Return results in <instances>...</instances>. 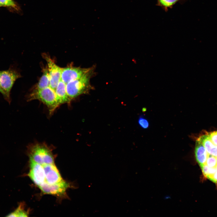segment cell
<instances>
[{
  "label": "cell",
  "instance_id": "cell-1",
  "mask_svg": "<svg viewBox=\"0 0 217 217\" xmlns=\"http://www.w3.org/2000/svg\"><path fill=\"white\" fill-rule=\"evenodd\" d=\"M28 155L30 159L41 165L54 164L52 149L44 143L31 145L29 147Z\"/></svg>",
  "mask_w": 217,
  "mask_h": 217
},
{
  "label": "cell",
  "instance_id": "cell-2",
  "mask_svg": "<svg viewBox=\"0 0 217 217\" xmlns=\"http://www.w3.org/2000/svg\"><path fill=\"white\" fill-rule=\"evenodd\" d=\"M93 72L92 68L80 77L71 81L66 84L67 93L71 101L79 95L88 92L91 89L90 80Z\"/></svg>",
  "mask_w": 217,
  "mask_h": 217
},
{
  "label": "cell",
  "instance_id": "cell-3",
  "mask_svg": "<svg viewBox=\"0 0 217 217\" xmlns=\"http://www.w3.org/2000/svg\"><path fill=\"white\" fill-rule=\"evenodd\" d=\"M20 77V73L12 66L8 70L0 71L1 86L8 101H10V92L15 81Z\"/></svg>",
  "mask_w": 217,
  "mask_h": 217
},
{
  "label": "cell",
  "instance_id": "cell-4",
  "mask_svg": "<svg viewBox=\"0 0 217 217\" xmlns=\"http://www.w3.org/2000/svg\"><path fill=\"white\" fill-rule=\"evenodd\" d=\"M38 187L44 194L60 197L65 195L66 191L70 187V185L63 180L60 182L52 184L45 182Z\"/></svg>",
  "mask_w": 217,
  "mask_h": 217
},
{
  "label": "cell",
  "instance_id": "cell-5",
  "mask_svg": "<svg viewBox=\"0 0 217 217\" xmlns=\"http://www.w3.org/2000/svg\"><path fill=\"white\" fill-rule=\"evenodd\" d=\"M46 60L50 79L49 87L55 91L60 81L61 80L62 68L58 66L49 55L43 54Z\"/></svg>",
  "mask_w": 217,
  "mask_h": 217
},
{
  "label": "cell",
  "instance_id": "cell-6",
  "mask_svg": "<svg viewBox=\"0 0 217 217\" xmlns=\"http://www.w3.org/2000/svg\"><path fill=\"white\" fill-rule=\"evenodd\" d=\"M92 68H82L70 66L62 68L61 80L66 84L79 78L89 72Z\"/></svg>",
  "mask_w": 217,
  "mask_h": 217
},
{
  "label": "cell",
  "instance_id": "cell-7",
  "mask_svg": "<svg viewBox=\"0 0 217 217\" xmlns=\"http://www.w3.org/2000/svg\"><path fill=\"white\" fill-rule=\"evenodd\" d=\"M30 170L28 176L38 186L46 182L45 176L42 165L30 159Z\"/></svg>",
  "mask_w": 217,
  "mask_h": 217
},
{
  "label": "cell",
  "instance_id": "cell-8",
  "mask_svg": "<svg viewBox=\"0 0 217 217\" xmlns=\"http://www.w3.org/2000/svg\"><path fill=\"white\" fill-rule=\"evenodd\" d=\"M42 166L45 172L46 182L52 184L60 182L63 180L54 164H45Z\"/></svg>",
  "mask_w": 217,
  "mask_h": 217
},
{
  "label": "cell",
  "instance_id": "cell-9",
  "mask_svg": "<svg viewBox=\"0 0 217 217\" xmlns=\"http://www.w3.org/2000/svg\"><path fill=\"white\" fill-rule=\"evenodd\" d=\"M66 85L61 80L55 89L56 102L58 107L63 104L69 103L71 101L67 93Z\"/></svg>",
  "mask_w": 217,
  "mask_h": 217
},
{
  "label": "cell",
  "instance_id": "cell-10",
  "mask_svg": "<svg viewBox=\"0 0 217 217\" xmlns=\"http://www.w3.org/2000/svg\"><path fill=\"white\" fill-rule=\"evenodd\" d=\"M195 153L196 160L200 166L206 165L209 154L198 138L196 142Z\"/></svg>",
  "mask_w": 217,
  "mask_h": 217
},
{
  "label": "cell",
  "instance_id": "cell-11",
  "mask_svg": "<svg viewBox=\"0 0 217 217\" xmlns=\"http://www.w3.org/2000/svg\"><path fill=\"white\" fill-rule=\"evenodd\" d=\"M201 141L209 154L217 157V146L214 145L210 140L208 134L200 136Z\"/></svg>",
  "mask_w": 217,
  "mask_h": 217
},
{
  "label": "cell",
  "instance_id": "cell-12",
  "mask_svg": "<svg viewBox=\"0 0 217 217\" xmlns=\"http://www.w3.org/2000/svg\"><path fill=\"white\" fill-rule=\"evenodd\" d=\"M50 79L48 70L47 67L43 69L42 75L34 89L41 90L49 87Z\"/></svg>",
  "mask_w": 217,
  "mask_h": 217
},
{
  "label": "cell",
  "instance_id": "cell-13",
  "mask_svg": "<svg viewBox=\"0 0 217 217\" xmlns=\"http://www.w3.org/2000/svg\"><path fill=\"white\" fill-rule=\"evenodd\" d=\"M186 0H157L156 5L160 7L165 11L171 8L178 2H183Z\"/></svg>",
  "mask_w": 217,
  "mask_h": 217
},
{
  "label": "cell",
  "instance_id": "cell-14",
  "mask_svg": "<svg viewBox=\"0 0 217 217\" xmlns=\"http://www.w3.org/2000/svg\"><path fill=\"white\" fill-rule=\"evenodd\" d=\"M205 176L210 179L217 171L216 168H211L206 164L200 167Z\"/></svg>",
  "mask_w": 217,
  "mask_h": 217
},
{
  "label": "cell",
  "instance_id": "cell-15",
  "mask_svg": "<svg viewBox=\"0 0 217 217\" xmlns=\"http://www.w3.org/2000/svg\"><path fill=\"white\" fill-rule=\"evenodd\" d=\"M5 6L13 8L17 10H20L19 7L13 0H0V7Z\"/></svg>",
  "mask_w": 217,
  "mask_h": 217
},
{
  "label": "cell",
  "instance_id": "cell-16",
  "mask_svg": "<svg viewBox=\"0 0 217 217\" xmlns=\"http://www.w3.org/2000/svg\"><path fill=\"white\" fill-rule=\"evenodd\" d=\"M28 214L22 208V207L20 206L14 212L9 214L7 217H27Z\"/></svg>",
  "mask_w": 217,
  "mask_h": 217
},
{
  "label": "cell",
  "instance_id": "cell-17",
  "mask_svg": "<svg viewBox=\"0 0 217 217\" xmlns=\"http://www.w3.org/2000/svg\"><path fill=\"white\" fill-rule=\"evenodd\" d=\"M206 164L210 167L216 168L217 166V157L209 154L206 161Z\"/></svg>",
  "mask_w": 217,
  "mask_h": 217
},
{
  "label": "cell",
  "instance_id": "cell-18",
  "mask_svg": "<svg viewBox=\"0 0 217 217\" xmlns=\"http://www.w3.org/2000/svg\"><path fill=\"white\" fill-rule=\"evenodd\" d=\"M138 123L142 128L144 129L147 128L149 126L148 121L146 119L142 116H141L139 118Z\"/></svg>",
  "mask_w": 217,
  "mask_h": 217
},
{
  "label": "cell",
  "instance_id": "cell-19",
  "mask_svg": "<svg viewBox=\"0 0 217 217\" xmlns=\"http://www.w3.org/2000/svg\"><path fill=\"white\" fill-rule=\"evenodd\" d=\"M210 140L213 143L217 146V131H214L208 133Z\"/></svg>",
  "mask_w": 217,
  "mask_h": 217
},
{
  "label": "cell",
  "instance_id": "cell-20",
  "mask_svg": "<svg viewBox=\"0 0 217 217\" xmlns=\"http://www.w3.org/2000/svg\"><path fill=\"white\" fill-rule=\"evenodd\" d=\"M0 93H1L3 95V96L4 97L5 99L6 96H5V94L4 92L3 91V90H2V88L1 87L0 84Z\"/></svg>",
  "mask_w": 217,
  "mask_h": 217
},
{
  "label": "cell",
  "instance_id": "cell-21",
  "mask_svg": "<svg viewBox=\"0 0 217 217\" xmlns=\"http://www.w3.org/2000/svg\"></svg>",
  "mask_w": 217,
  "mask_h": 217
}]
</instances>
